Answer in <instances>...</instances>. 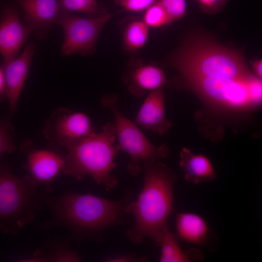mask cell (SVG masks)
I'll use <instances>...</instances> for the list:
<instances>
[{"instance_id":"11","label":"cell","mask_w":262,"mask_h":262,"mask_svg":"<svg viewBox=\"0 0 262 262\" xmlns=\"http://www.w3.org/2000/svg\"><path fill=\"white\" fill-rule=\"evenodd\" d=\"M23 25L16 7L8 6L1 11L0 20V54L3 66L17 57L31 33Z\"/></svg>"},{"instance_id":"25","label":"cell","mask_w":262,"mask_h":262,"mask_svg":"<svg viewBox=\"0 0 262 262\" xmlns=\"http://www.w3.org/2000/svg\"><path fill=\"white\" fill-rule=\"evenodd\" d=\"M116 2L126 10L139 12L146 10L159 0H115Z\"/></svg>"},{"instance_id":"7","label":"cell","mask_w":262,"mask_h":262,"mask_svg":"<svg viewBox=\"0 0 262 262\" xmlns=\"http://www.w3.org/2000/svg\"><path fill=\"white\" fill-rule=\"evenodd\" d=\"M118 98L115 95L104 96L101 99L103 106L113 114L118 151L125 152L131 161L127 171L131 176H136L142 170L140 162L156 161L166 157L169 149L164 144L154 145L145 136L136 123L125 116L117 107Z\"/></svg>"},{"instance_id":"27","label":"cell","mask_w":262,"mask_h":262,"mask_svg":"<svg viewBox=\"0 0 262 262\" xmlns=\"http://www.w3.org/2000/svg\"><path fill=\"white\" fill-rule=\"evenodd\" d=\"M106 260V262H146L147 259L146 257H139L127 254L116 256L112 258H108Z\"/></svg>"},{"instance_id":"20","label":"cell","mask_w":262,"mask_h":262,"mask_svg":"<svg viewBox=\"0 0 262 262\" xmlns=\"http://www.w3.org/2000/svg\"><path fill=\"white\" fill-rule=\"evenodd\" d=\"M149 27L142 20H134L127 26L123 35V43L129 50L142 48L146 43Z\"/></svg>"},{"instance_id":"24","label":"cell","mask_w":262,"mask_h":262,"mask_svg":"<svg viewBox=\"0 0 262 262\" xmlns=\"http://www.w3.org/2000/svg\"><path fill=\"white\" fill-rule=\"evenodd\" d=\"M172 21L183 16L186 11V0H159Z\"/></svg>"},{"instance_id":"12","label":"cell","mask_w":262,"mask_h":262,"mask_svg":"<svg viewBox=\"0 0 262 262\" xmlns=\"http://www.w3.org/2000/svg\"><path fill=\"white\" fill-rule=\"evenodd\" d=\"M23 12L25 25L36 38H44L63 11L58 0H16Z\"/></svg>"},{"instance_id":"6","label":"cell","mask_w":262,"mask_h":262,"mask_svg":"<svg viewBox=\"0 0 262 262\" xmlns=\"http://www.w3.org/2000/svg\"><path fill=\"white\" fill-rule=\"evenodd\" d=\"M203 98L220 107L235 110L249 109L260 105L262 84L251 73L236 79L196 77L187 79Z\"/></svg>"},{"instance_id":"10","label":"cell","mask_w":262,"mask_h":262,"mask_svg":"<svg viewBox=\"0 0 262 262\" xmlns=\"http://www.w3.org/2000/svg\"><path fill=\"white\" fill-rule=\"evenodd\" d=\"M66 163V153L52 149L32 148L27 152L24 167L38 185H42L49 192L56 178L63 173Z\"/></svg>"},{"instance_id":"14","label":"cell","mask_w":262,"mask_h":262,"mask_svg":"<svg viewBox=\"0 0 262 262\" xmlns=\"http://www.w3.org/2000/svg\"><path fill=\"white\" fill-rule=\"evenodd\" d=\"M135 123L160 135L166 133L172 125L165 115L163 87L151 91L142 103Z\"/></svg>"},{"instance_id":"15","label":"cell","mask_w":262,"mask_h":262,"mask_svg":"<svg viewBox=\"0 0 262 262\" xmlns=\"http://www.w3.org/2000/svg\"><path fill=\"white\" fill-rule=\"evenodd\" d=\"M131 94L140 98L147 91H153L167 84L164 71L154 66L142 65L134 68L124 76Z\"/></svg>"},{"instance_id":"29","label":"cell","mask_w":262,"mask_h":262,"mask_svg":"<svg viewBox=\"0 0 262 262\" xmlns=\"http://www.w3.org/2000/svg\"><path fill=\"white\" fill-rule=\"evenodd\" d=\"M252 67L256 75L260 79L262 77V61L261 59L258 60L253 62Z\"/></svg>"},{"instance_id":"9","label":"cell","mask_w":262,"mask_h":262,"mask_svg":"<svg viewBox=\"0 0 262 262\" xmlns=\"http://www.w3.org/2000/svg\"><path fill=\"white\" fill-rule=\"evenodd\" d=\"M95 132L88 116L66 108L57 109L46 123L43 132L52 145L65 149Z\"/></svg>"},{"instance_id":"19","label":"cell","mask_w":262,"mask_h":262,"mask_svg":"<svg viewBox=\"0 0 262 262\" xmlns=\"http://www.w3.org/2000/svg\"><path fill=\"white\" fill-rule=\"evenodd\" d=\"M47 249H39L32 256L28 258L29 262H80L78 253L69 246L66 240H57L50 242Z\"/></svg>"},{"instance_id":"17","label":"cell","mask_w":262,"mask_h":262,"mask_svg":"<svg viewBox=\"0 0 262 262\" xmlns=\"http://www.w3.org/2000/svg\"><path fill=\"white\" fill-rule=\"evenodd\" d=\"M180 157V166L187 182L197 184L216 178V173L212 163L205 155L195 154L190 149L183 147Z\"/></svg>"},{"instance_id":"1","label":"cell","mask_w":262,"mask_h":262,"mask_svg":"<svg viewBox=\"0 0 262 262\" xmlns=\"http://www.w3.org/2000/svg\"><path fill=\"white\" fill-rule=\"evenodd\" d=\"M131 197V193L128 192L116 201L88 193L68 192L57 196L42 193L43 201L52 217L46 226H63L70 229L76 238L95 239L104 229L124 221L125 210Z\"/></svg>"},{"instance_id":"26","label":"cell","mask_w":262,"mask_h":262,"mask_svg":"<svg viewBox=\"0 0 262 262\" xmlns=\"http://www.w3.org/2000/svg\"><path fill=\"white\" fill-rule=\"evenodd\" d=\"M204 12L211 14L218 12L225 5L228 0H196Z\"/></svg>"},{"instance_id":"5","label":"cell","mask_w":262,"mask_h":262,"mask_svg":"<svg viewBox=\"0 0 262 262\" xmlns=\"http://www.w3.org/2000/svg\"><path fill=\"white\" fill-rule=\"evenodd\" d=\"M38 184L28 175L16 176L6 164H0V228L17 233L31 222L45 203Z\"/></svg>"},{"instance_id":"23","label":"cell","mask_w":262,"mask_h":262,"mask_svg":"<svg viewBox=\"0 0 262 262\" xmlns=\"http://www.w3.org/2000/svg\"><path fill=\"white\" fill-rule=\"evenodd\" d=\"M11 126L8 121L0 119V158L5 153H12L15 145L10 133Z\"/></svg>"},{"instance_id":"4","label":"cell","mask_w":262,"mask_h":262,"mask_svg":"<svg viewBox=\"0 0 262 262\" xmlns=\"http://www.w3.org/2000/svg\"><path fill=\"white\" fill-rule=\"evenodd\" d=\"M173 64L186 79L243 78L250 73L239 53L208 41L196 40L184 46Z\"/></svg>"},{"instance_id":"8","label":"cell","mask_w":262,"mask_h":262,"mask_svg":"<svg viewBox=\"0 0 262 262\" xmlns=\"http://www.w3.org/2000/svg\"><path fill=\"white\" fill-rule=\"evenodd\" d=\"M112 16L106 13L91 18L71 15L63 10L57 21L64 31L63 55L91 54L102 29Z\"/></svg>"},{"instance_id":"21","label":"cell","mask_w":262,"mask_h":262,"mask_svg":"<svg viewBox=\"0 0 262 262\" xmlns=\"http://www.w3.org/2000/svg\"><path fill=\"white\" fill-rule=\"evenodd\" d=\"M143 21L148 27H159L172 22L159 0L146 10Z\"/></svg>"},{"instance_id":"18","label":"cell","mask_w":262,"mask_h":262,"mask_svg":"<svg viewBox=\"0 0 262 262\" xmlns=\"http://www.w3.org/2000/svg\"><path fill=\"white\" fill-rule=\"evenodd\" d=\"M159 246L161 248L160 258L161 262H191L194 256L203 257L201 252L197 249H191L187 252L183 251L167 224L161 231Z\"/></svg>"},{"instance_id":"3","label":"cell","mask_w":262,"mask_h":262,"mask_svg":"<svg viewBox=\"0 0 262 262\" xmlns=\"http://www.w3.org/2000/svg\"><path fill=\"white\" fill-rule=\"evenodd\" d=\"M116 139L114 123L108 122L100 132L95 131L67 147L64 149L66 163L62 174L78 180L89 175L107 191L115 188L118 181L112 172L116 166L114 160L119 151L114 144Z\"/></svg>"},{"instance_id":"22","label":"cell","mask_w":262,"mask_h":262,"mask_svg":"<svg viewBox=\"0 0 262 262\" xmlns=\"http://www.w3.org/2000/svg\"><path fill=\"white\" fill-rule=\"evenodd\" d=\"M59 1L62 10L68 12H82L93 16L98 11L97 0H60Z\"/></svg>"},{"instance_id":"16","label":"cell","mask_w":262,"mask_h":262,"mask_svg":"<svg viewBox=\"0 0 262 262\" xmlns=\"http://www.w3.org/2000/svg\"><path fill=\"white\" fill-rule=\"evenodd\" d=\"M178 239L196 245H206L211 239V230L205 220L197 214L181 213L176 216Z\"/></svg>"},{"instance_id":"2","label":"cell","mask_w":262,"mask_h":262,"mask_svg":"<svg viewBox=\"0 0 262 262\" xmlns=\"http://www.w3.org/2000/svg\"><path fill=\"white\" fill-rule=\"evenodd\" d=\"M143 164L144 186L138 197L131 201L125 210L135 220L127 236L136 244L149 237L159 246L161 231L173 210V185L176 175L157 160L144 161Z\"/></svg>"},{"instance_id":"28","label":"cell","mask_w":262,"mask_h":262,"mask_svg":"<svg viewBox=\"0 0 262 262\" xmlns=\"http://www.w3.org/2000/svg\"><path fill=\"white\" fill-rule=\"evenodd\" d=\"M7 98L5 78L2 68L0 67V102Z\"/></svg>"},{"instance_id":"13","label":"cell","mask_w":262,"mask_h":262,"mask_svg":"<svg viewBox=\"0 0 262 262\" xmlns=\"http://www.w3.org/2000/svg\"><path fill=\"white\" fill-rule=\"evenodd\" d=\"M34 52V45L31 42L26 45L19 56L2 66L10 116L14 115L17 108Z\"/></svg>"}]
</instances>
